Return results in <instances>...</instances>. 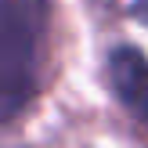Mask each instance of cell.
<instances>
[{
  "label": "cell",
  "instance_id": "obj_1",
  "mask_svg": "<svg viewBox=\"0 0 148 148\" xmlns=\"http://www.w3.org/2000/svg\"><path fill=\"white\" fill-rule=\"evenodd\" d=\"M43 33H47L43 0H0V116L22 108L36 90Z\"/></svg>",
  "mask_w": 148,
  "mask_h": 148
},
{
  "label": "cell",
  "instance_id": "obj_2",
  "mask_svg": "<svg viewBox=\"0 0 148 148\" xmlns=\"http://www.w3.org/2000/svg\"><path fill=\"white\" fill-rule=\"evenodd\" d=\"M108 76H112V87H116V94H119V101L141 123H148V62L137 51L123 47V51H116L112 62H108Z\"/></svg>",
  "mask_w": 148,
  "mask_h": 148
}]
</instances>
